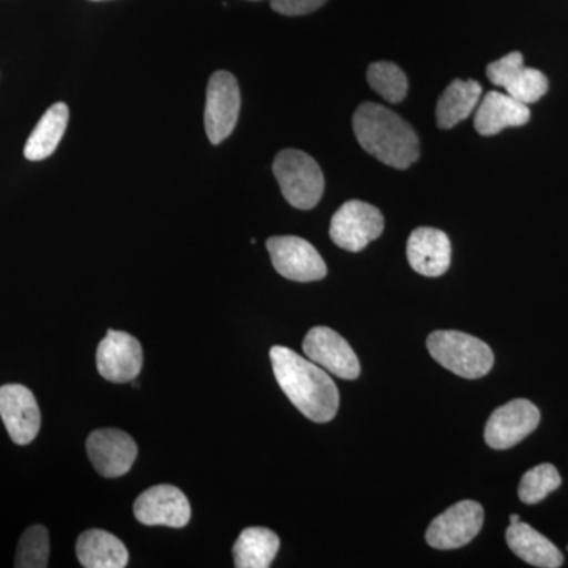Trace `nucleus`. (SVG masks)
Returning <instances> with one entry per match:
<instances>
[{
  "mask_svg": "<svg viewBox=\"0 0 568 568\" xmlns=\"http://www.w3.org/2000/svg\"><path fill=\"white\" fill-rule=\"evenodd\" d=\"M271 362L284 395L306 418L325 424L336 416L338 388L324 368L284 346L272 347Z\"/></svg>",
  "mask_w": 568,
  "mask_h": 568,
  "instance_id": "1",
  "label": "nucleus"
},
{
  "mask_svg": "<svg viewBox=\"0 0 568 568\" xmlns=\"http://www.w3.org/2000/svg\"><path fill=\"white\" fill-rule=\"evenodd\" d=\"M355 138L369 155L395 170L416 163L418 138L413 126L396 112L377 103H364L353 118Z\"/></svg>",
  "mask_w": 568,
  "mask_h": 568,
  "instance_id": "2",
  "label": "nucleus"
},
{
  "mask_svg": "<svg viewBox=\"0 0 568 568\" xmlns=\"http://www.w3.org/2000/svg\"><path fill=\"white\" fill-rule=\"evenodd\" d=\"M426 346L437 364L466 379L484 377L495 365L491 347L476 336L463 332H433Z\"/></svg>",
  "mask_w": 568,
  "mask_h": 568,
  "instance_id": "3",
  "label": "nucleus"
},
{
  "mask_svg": "<svg viewBox=\"0 0 568 568\" xmlns=\"http://www.w3.org/2000/svg\"><path fill=\"white\" fill-rule=\"evenodd\" d=\"M274 174L284 200L295 209L310 211L323 197L324 174L308 153L295 149L280 152L275 156Z\"/></svg>",
  "mask_w": 568,
  "mask_h": 568,
  "instance_id": "4",
  "label": "nucleus"
},
{
  "mask_svg": "<svg viewBox=\"0 0 568 568\" xmlns=\"http://www.w3.org/2000/svg\"><path fill=\"white\" fill-rule=\"evenodd\" d=\"M241 102V89L234 74L224 70L215 71L209 80L204 111L205 133L212 144H222L234 132Z\"/></svg>",
  "mask_w": 568,
  "mask_h": 568,
  "instance_id": "5",
  "label": "nucleus"
},
{
  "mask_svg": "<svg viewBox=\"0 0 568 568\" xmlns=\"http://www.w3.org/2000/svg\"><path fill=\"white\" fill-rule=\"evenodd\" d=\"M384 231V216L375 205L364 201H347L335 213L331 223V237L335 245L347 252H362Z\"/></svg>",
  "mask_w": 568,
  "mask_h": 568,
  "instance_id": "6",
  "label": "nucleus"
},
{
  "mask_svg": "<svg viewBox=\"0 0 568 568\" xmlns=\"http://www.w3.org/2000/svg\"><path fill=\"white\" fill-rule=\"evenodd\" d=\"M275 271L291 282H320L327 275V265L315 246L295 235H276L267 241Z\"/></svg>",
  "mask_w": 568,
  "mask_h": 568,
  "instance_id": "7",
  "label": "nucleus"
},
{
  "mask_svg": "<svg viewBox=\"0 0 568 568\" xmlns=\"http://www.w3.org/2000/svg\"><path fill=\"white\" fill-rule=\"evenodd\" d=\"M484 526V507L476 500H462L433 519L426 530V544L436 549L466 547Z\"/></svg>",
  "mask_w": 568,
  "mask_h": 568,
  "instance_id": "8",
  "label": "nucleus"
},
{
  "mask_svg": "<svg viewBox=\"0 0 568 568\" xmlns=\"http://www.w3.org/2000/svg\"><path fill=\"white\" fill-rule=\"evenodd\" d=\"M540 410L529 399L518 398L497 407L485 426V440L496 450H507L536 432Z\"/></svg>",
  "mask_w": 568,
  "mask_h": 568,
  "instance_id": "9",
  "label": "nucleus"
},
{
  "mask_svg": "<svg viewBox=\"0 0 568 568\" xmlns=\"http://www.w3.org/2000/svg\"><path fill=\"white\" fill-rule=\"evenodd\" d=\"M134 517L144 526L185 528L192 519V506L181 489L173 485H156L138 496Z\"/></svg>",
  "mask_w": 568,
  "mask_h": 568,
  "instance_id": "10",
  "label": "nucleus"
},
{
  "mask_svg": "<svg viewBox=\"0 0 568 568\" xmlns=\"http://www.w3.org/2000/svg\"><path fill=\"white\" fill-rule=\"evenodd\" d=\"M142 361L141 343L126 332L108 331L97 349V369L104 379L114 384L136 379Z\"/></svg>",
  "mask_w": 568,
  "mask_h": 568,
  "instance_id": "11",
  "label": "nucleus"
},
{
  "mask_svg": "<svg viewBox=\"0 0 568 568\" xmlns=\"http://www.w3.org/2000/svg\"><path fill=\"white\" fill-rule=\"evenodd\" d=\"M488 80L506 89L507 95L518 102L532 104L548 92V80L541 71L525 65L521 52H510L506 58L491 62Z\"/></svg>",
  "mask_w": 568,
  "mask_h": 568,
  "instance_id": "12",
  "label": "nucleus"
},
{
  "mask_svg": "<svg viewBox=\"0 0 568 568\" xmlns=\"http://www.w3.org/2000/svg\"><path fill=\"white\" fill-rule=\"evenodd\" d=\"M304 353L310 361L342 379L353 381L361 375L353 347L332 328H312L304 339Z\"/></svg>",
  "mask_w": 568,
  "mask_h": 568,
  "instance_id": "13",
  "label": "nucleus"
},
{
  "mask_svg": "<svg viewBox=\"0 0 568 568\" xmlns=\"http://www.w3.org/2000/svg\"><path fill=\"white\" fill-rule=\"evenodd\" d=\"M88 455L100 476H125L138 457L133 437L115 428L97 429L88 437Z\"/></svg>",
  "mask_w": 568,
  "mask_h": 568,
  "instance_id": "14",
  "label": "nucleus"
},
{
  "mask_svg": "<svg viewBox=\"0 0 568 568\" xmlns=\"http://www.w3.org/2000/svg\"><path fill=\"white\" fill-rule=\"evenodd\" d=\"M0 417L14 444L28 446L40 432L39 403L28 387L7 384L0 387Z\"/></svg>",
  "mask_w": 568,
  "mask_h": 568,
  "instance_id": "15",
  "label": "nucleus"
},
{
  "mask_svg": "<svg viewBox=\"0 0 568 568\" xmlns=\"http://www.w3.org/2000/svg\"><path fill=\"white\" fill-rule=\"evenodd\" d=\"M407 261L417 274H446L452 263V245L447 234L435 227H417L407 241Z\"/></svg>",
  "mask_w": 568,
  "mask_h": 568,
  "instance_id": "16",
  "label": "nucleus"
},
{
  "mask_svg": "<svg viewBox=\"0 0 568 568\" xmlns=\"http://www.w3.org/2000/svg\"><path fill=\"white\" fill-rule=\"evenodd\" d=\"M530 119L528 104L503 92H488L478 103L474 125L481 136H495L508 126L526 125Z\"/></svg>",
  "mask_w": 568,
  "mask_h": 568,
  "instance_id": "17",
  "label": "nucleus"
},
{
  "mask_svg": "<svg viewBox=\"0 0 568 568\" xmlns=\"http://www.w3.org/2000/svg\"><path fill=\"white\" fill-rule=\"evenodd\" d=\"M506 540L511 551L529 566L559 568L564 564V556L559 548L526 523L518 521L510 525L506 532Z\"/></svg>",
  "mask_w": 568,
  "mask_h": 568,
  "instance_id": "18",
  "label": "nucleus"
},
{
  "mask_svg": "<svg viewBox=\"0 0 568 568\" xmlns=\"http://www.w3.org/2000/svg\"><path fill=\"white\" fill-rule=\"evenodd\" d=\"M77 556L85 568H123L129 566V549L118 537L102 529L82 532L77 541Z\"/></svg>",
  "mask_w": 568,
  "mask_h": 568,
  "instance_id": "19",
  "label": "nucleus"
},
{
  "mask_svg": "<svg viewBox=\"0 0 568 568\" xmlns=\"http://www.w3.org/2000/svg\"><path fill=\"white\" fill-rule=\"evenodd\" d=\"M480 99L481 85L477 81L455 80L437 102V126L450 130L459 122L466 121L480 103Z\"/></svg>",
  "mask_w": 568,
  "mask_h": 568,
  "instance_id": "20",
  "label": "nucleus"
},
{
  "mask_svg": "<svg viewBox=\"0 0 568 568\" xmlns=\"http://www.w3.org/2000/svg\"><path fill=\"white\" fill-rule=\"evenodd\" d=\"M69 118L70 111L65 103L52 104L26 142V159L31 162H41L51 156L65 134Z\"/></svg>",
  "mask_w": 568,
  "mask_h": 568,
  "instance_id": "21",
  "label": "nucleus"
},
{
  "mask_svg": "<svg viewBox=\"0 0 568 568\" xmlns=\"http://www.w3.org/2000/svg\"><path fill=\"white\" fill-rule=\"evenodd\" d=\"M280 538L267 528H246L235 540L234 566L237 568H267L278 555Z\"/></svg>",
  "mask_w": 568,
  "mask_h": 568,
  "instance_id": "22",
  "label": "nucleus"
},
{
  "mask_svg": "<svg viewBox=\"0 0 568 568\" xmlns=\"http://www.w3.org/2000/svg\"><path fill=\"white\" fill-rule=\"evenodd\" d=\"M369 85L379 93L384 100L390 103H399L407 95V78L405 71L392 62H375L369 65Z\"/></svg>",
  "mask_w": 568,
  "mask_h": 568,
  "instance_id": "23",
  "label": "nucleus"
},
{
  "mask_svg": "<svg viewBox=\"0 0 568 568\" xmlns=\"http://www.w3.org/2000/svg\"><path fill=\"white\" fill-rule=\"evenodd\" d=\"M560 484H562V478H560L558 469L549 463H545L523 476L519 481L518 496L523 503L532 506V504L547 499V496L556 491Z\"/></svg>",
  "mask_w": 568,
  "mask_h": 568,
  "instance_id": "24",
  "label": "nucleus"
},
{
  "mask_svg": "<svg viewBox=\"0 0 568 568\" xmlns=\"http://www.w3.org/2000/svg\"><path fill=\"white\" fill-rule=\"evenodd\" d=\"M48 560H50V534L44 526H31L20 538L14 567L44 568L48 567Z\"/></svg>",
  "mask_w": 568,
  "mask_h": 568,
  "instance_id": "25",
  "label": "nucleus"
},
{
  "mask_svg": "<svg viewBox=\"0 0 568 568\" xmlns=\"http://www.w3.org/2000/svg\"><path fill=\"white\" fill-rule=\"evenodd\" d=\"M327 0H272V9L284 17H302L320 10Z\"/></svg>",
  "mask_w": 568,
  "mask_h": 568,
  "instance_id": "26",
  "label": "nucleus"
},
{
  "mask_svg": "<svg viewBox=\"0 0 568 568\" xmlns=\"http://www.w3.org/2000/svg\"><path fill=\"white\" fill-rule=\"evenodd\" d=\"M521 521V518H519V515H511L510 517V525H515V523Z\"/></svg>",
  "mask_w": 568,
  "mask_h": 568,
  "instance_id": "27",
  "label": "nucleus"
},
{
  "mask_svg": "<svg viewBox=\"0 0 568 568\" xmlns=\"http://www.w3.org/2000/svg\"><path fill=\"white\" fill-rule=\"evenodd\" d=\"M93 2H99V0H93Z\"/></svg>",
  "mask_w": 568,
  "mask_h": 568,
  "instance_id": "28",
  "label": "nucleus"
}]
</instances>
